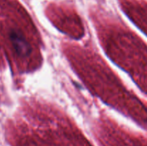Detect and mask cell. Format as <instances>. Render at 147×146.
Instances as JSON below:
<instances>
[]
</instances>
